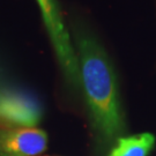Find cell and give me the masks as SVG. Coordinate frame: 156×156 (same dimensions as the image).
Segmentation results:
<instances>
[{
	"mask_svg": "<svg viewBox=\"0 0 156 156\" xmlns=\"http://www.w3.org/2000/svg\"><path fill=\"white\" fill-rule=\"evenodd\" d=\"M80 86L94 126L105 139L119 136L125 128L117 75L104 48L93 35L76 31Z\"/></svg>",
	"mask_w": 156,
	"mask_h": 156,
	"instance_id": "1",
	"label": "cell"
},
{
	"mask_svg": "<svg viewBox=\"0 0 156 156\" xmlns=\"http://www.w3.org/2000/svg\"><path fill=\"white\" fill-rule=\"evenodd\" d=\"M37 2L62 74L71 86L81 88L78 56L65 28L57 0H37Z\"/></svg>",
	"mask_w": 156,
	"mask_h": 156,
	"instance_id": "2",
	"label": "cell"
},
{
	"mask_svg": "<svg viewBox=\"0 0 156 156\" xmlns=\"http://www.w3.org/2000/svg\"><path fill=\"white\" fill-rule=\"evenodd\" d=\"M42 106L30 94L16 89H0V125L5 127H36Z\"/></svg>",
	"mask_w": 156,
	"mask_h": 156,
	"instance_id": "3",
	"label": "cell"
},
{
	"mask_svg": "<svg viewBox=\"0 0 156 156\" xmlns=\"http://www.w3.org/2000/svg\"><path fill=\"white\" fill-rule=\"evenodd\" d=\"M49 138L37 127L0 128V156H37L48 149Z\"/></svg>",
	"mask_w": 156,
	"mask_h": 156,
	"instance_id": "4",
	"label": "cell"
},
{
	"mask_svg": "<svg viewBox=\"0 0 156 156\" xmlns=\"http://www.w3.org/2000/svg\"><path fill=\"white\" fill-rule=\"evenodd\" d=\"M155 145V135L139 133L118 138L109 156H148Z\"/></svg>",
	"mask_w": 156,
	"mask_h": 156,
	"instance_id": "5",
	"label": "cell"
},
{
	"mask_svg": "<svg viewBox=\"0 0 156 156\" xmlns=\"http://www.w3.org/2000/svg\"><path fill=\"white\" fill-rule=\"evenodd\" d=\"M0 89H1V88H0Z\"/></svg>",
	"mask_w": 156,
	"mask_h": 156,
	"instance_id": "6",
	"label": "cell"
}]
</instances>
